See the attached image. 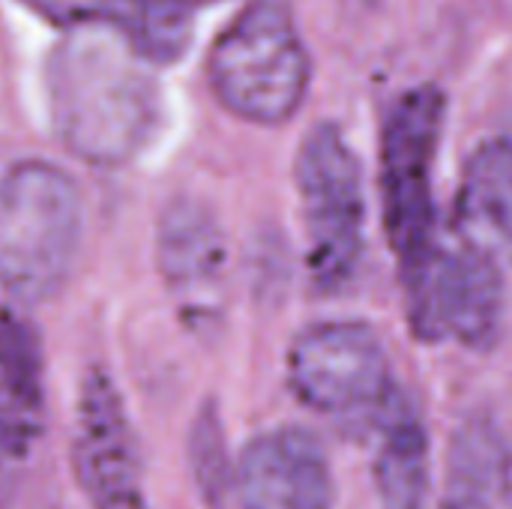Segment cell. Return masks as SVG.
<instances>
[{
	"label": "cell",
	"instance_id": "52a82bcc",
	"mask_svg": "<svg viewBox=\"0 0 512 509\" xmlns=\"http://www.w3.org/2000/svg\"><path fill=\"white\" fill-rule=\"evenodd\" d=\"M408 321L423 342H456L486 351L504 324V267L474 246L441 243L429 267L402 285Z\"/></svg>",
	"mask_w": 512,
	"mask_h": 509
},
{
	"label": "cell",
	"instance_id": "30bf717a",
	"mask_svg": "<svg viewBox=\"0 0 512 509\" xmlns=\"http://www.w3.org/2000/svg\"><path fill=\"white\" fill-rule=\"evenodd\" d=\"M159 270L177 306L192 321H213L225 303L228 249L207 204L177 198L159 219Z\"/></svg>",
	"mask_w": 512,
	"mask_h": 509
},
{
	"label": "cell",
	"instance_id": "4fadbf2b",
	"mask_svg": "<svg viewBox=\"0 0 512 509\" xmlns=\"http://www.w3.org/2000/svg\"><path fill=\"white\" fill-rule=\"evenodd\" d=\"M21 3L66 30L75 27L120 30L156 63L177 57L189 39V9L165 0H21Z\"/></svg>",
	"mask_w": 512,
	"mask_h": 509
},
{
	"label": "cell",
	"instance_id": "8fae6325",
	"mask_svg": "<svg viewBox=\"0 0 512 509\" xmlns=\"http://www.w3.org/2000/svg\"><path fill=\"white\" fill-rule=\"evenodd\" d=\"M453 228L462 243L512 267V138H486L468 156Z\"/></svg>",
	"mask_w": 512,
	"mask_h": 509
},
{
	"label": "cell",
	"instance_id": "e0dca14e",
	"mask_svg": "<svg viewBox=\"0 0 512 509\" xmlns=\"http://www.w3.org/2000/svg\"><path fill=\"white\" fill-rule=\"evenodd\" d=\"M165 3H174V6H198V3H210V0H165Z\"/></svg>",
	"mask_w": 512,
	"mask_h": 509
},
{
	"label": "cell",
	"instance_id": "6da1fadb",
	"mask_svg": "<svg viewBox=\"0 0 512 509\" xmlns=\"http://www.w3.org/2000/svg\"><path fill=\"white\" fill-rule=\"evenodd\" d=\"M150 60L126 33L75 27L48 57L54 129L78 159L117 168L141 153L159 120Z\"/></svg>",
	"mask_w": 512,
	"mask_h": 509
},
{
	"label": "cell",
	"instance_id": "5bb4252c",
	"mask_svg": "<svg viewBox=\"0 0 512 509\" xmlns=\"http://www.w3.org/2000/svg\"><path fill=\"white\" fill-rule=\"evenodd\" d=\"M375 489L381 509H426L429 498V435L417 408L399 396L375 426Z\"/></svg>",
	"mask_w": 512,
	"mask_h": 509
},
{
	"label": "cell",
	"instance_id": "ba28073f",
	"mask_svg": "<svg viewBox=\"0 0 512 509\" xmlns=\"http://www.w3.org/2000/svg\"><path fill=\"white\" fill-rule=\"evenodd\" d=\"M72 468L93 509H150L132 420L117 384L99 366L84 375L78 390Z\"/></svg>",
	"mask_w": 512,
	"mask_h": 509
},
{
	"label": "cell",
	"instance_id": "5b68a950",
	"mask_svg": "<svg viewBox=\"0 0 512 509\" xmlns=\"http://www.w3.org/2000/svg\"><path fill=\"white\" fill-rule=\"evenodd\" d=\"M297 189L309 279L321 294H333L360 270L366 243L363 162L333 120L306 132L297 153Z\"/></svg>",
	"mask_w": 512,
	"mask_h": 509
},
{
	"label": "cell",
	"instance_id": "7a4b0ae2",
	"mask_svg": "<svg viewBox=\"0 0 512 509\" xmlns=\"http://www.w3.org/2000/svg\"><path fill=\"white\" fill-rule=\"evenodd\" d=\"M81 231V192L63 168L27 159L0 174V288L12 300H51L72 273Z\"/></svg>",
	"mask_w": 512,
	"mask_h": 509
},
{
	"label": "cell",
	"instance_id": "2e32d148",
	"mask_svg": "<svg viewBox=\"0 0 512 509\" xmlns=\"http://www.w3.org/2000/svg\"><path fill=\"white\" fill-rule=\"evenodd\" d=\"M189 456H192V474L201 489V498L210 509H225L228 495H231V465H228V450H225V435L222 423L213 405H207L189 438Z\"/></svg>",
	"mask_w": 512,
	"mask_h": 509
},
{
	"label": "cell",
	"instance_id": "7c38bea8",
	"mask_svg": "<svg viewBox=\"0 0 512 509\" xmlns=\"http://www.w3.org/2000/svg\"><path fill=\"white\" fill-rule=\"evenodd\" d=\"M45 429V363L30 321L0 309V456L24 459Z\"/></svg>",
	"mask_w": 512,
	"mask_h": 509
},
{
	"label": "cell",
	"instance_id": "277c9868",
	"mask_svg": "<svg viewBox=\"0 0 512 509\" xmlns=\"http://www.w3.org/2000/svg\"><path fill=\"white\" fill-rule=\"evenodd\" d=\"M447 96L435 84L405 90L381 129V210L399 279H417L444 243L435 207V162Z\"/></svg>",
	"mask_w": 512,
	"mask_h": 509
},
{
	"label": "cell",
	"instance_id": "9a60e30c",
	"mask_svg": "<svg viewBox=\"0 0 512 509\" xmlns=\"http://www.w3.org/2000/svg\"><path fill=\"white\" fill-rule=\"evenodd\" d=\"M510 474V453L489 417H468L450 444L441 509H498Z\"/></svg>",
	"mask_w": 512,
	"mask_h": 509
},
{
	"label": "cell",
	"instance_id": "9c48e42d",
	"mask_svg": "<svg viewBox=\"0 0 512 509\" xmlns=\"http://www.w3.org/2000/svg\"><path fill=\"white\" fill-rule=\"evenodd\" d=\"M243 509H330L333 474L321 441L297 426H282L246 444L237 465Z\"/></svg>",
	"mask_w": 512,
	"mask_h": 509
},
{
	"label": "cell",
	"instance_id": "3957f363",
	"mask_svg": "<svg viewBox=\"0 0 512 509\" xmlns=\"http://www.w3.org/2000/svg\"><path fill=\"white\" fill-rule=\"evenodd\" d=\"M222 108L258 126L288 123L312 81V60L285 0H252L216 36L207 57Z\"/></svg>",
	"mask_w": 512,
	"mask_h": 509
},
{
	"label": "cell",
	"instance_id": "8992f818",
	"mask_svg": "<svg viewBox=\"0 0 512 509\" xmlns=\"http://www.w3.org/2000/svg\"><path fill=\"white\" fill-rule=\"evenodd\" d=\"M294 396L339 423L378 426L402 396L378 333L363 321H318L288 351Z\"/></svg>",
	"mask_w": 512,
	"mask_h": 509
}]
</instances>
